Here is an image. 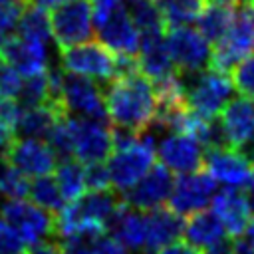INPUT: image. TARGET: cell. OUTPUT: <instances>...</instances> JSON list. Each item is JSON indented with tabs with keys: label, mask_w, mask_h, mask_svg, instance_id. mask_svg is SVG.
<instances>
[{
	"label": "cell",
	"mask_w": 254,
	"mask_h": 254,
	"mask_svg": "<svg viewBox=\"0 0 254 254\" xmlns=\"http://www.w3.org/2000/svg\"><path fill=\"white\" fill-rule=\"evenodd\" d=\"M232 240H234V238L224 236L222 240H218V242H214L212 246L204 248L200 254H230V252H232Z\"/></svg>",
	"instance_id": "42"
},
{
	"label": "cell",
	"mask_w": 254,
	"mask_h": 254,
	"mask_svg": "<svg viewBox=\"0 0 254 254\" xmlns=\"http://www.w3.org/2000/svg\"><path fill=\"white\" fill-rule=\"evenodd\" d=\"M26 242L22 236L0 218V254H24Z\"/></svg>",
	"instance_id": "36"
},
{
	"label": "cell",
	"mask_w": 254,
	"mask_h": 254,
	"mask_svg": "<svg viewBox=\"0 0 254 254\" xmlns=\"http://www.w3.org/2000/svg\"><path fill=\"white\" fill-rule=\"evenodd\" d=\"M204 2H208V4H216V6H224V8H236L242 0H204Z\"/></svg>",
	"instance_id": "47"
},
{
	"label": "cell",
	"mask_w": 254,
	"mask_h": 254,
	"mask_svg": "<svg viewBox=\"0 0 254 254\" xmlns=\"http://www.w3.org/2000/svg\"><path fill=\"white\" fill-rule=\"evenodd\" d=\"M250 2H252V4H254V0H250Z\"/></svg>",
	"instance_id": "52"
},
{
	"label": "cell",
	"mask_w": 254,
	"mask_h": 254,
	"mask_svg": "<svg viewBox=\"0 0 254 254\" xmlns=\"http://www.w3.org/2000/svg\"><path fill=\"white\" fill-rule=\"evenodd\" d=\"M97 32V40L103 48H107L113 56H129L137 58L139 52V32L127 12L125 6H121L117 12H113L107 20L97 24L93 28Z\"/></svg>",
	"instance_id": "15"
},
{
	"label": "cell",
	"mask_w": 254,
	"mask_h": 254,
	"mask_svg": "<svg viewBox=\"0 0 254 254\" xmlns=\"http://www.w3.org/2000/svg\"><path fill=\"white\" fill-rule=\"evenodd\" d=\"M161 12L165 30L185 28L190 22H196L204 0H153Z\"/></svg>",
	"instance_id": "27"
},
{
	"label": "cell",
	"mask_w": 254,
	"mask_h": 254,
	"mask_svg": "<svg viewBox=\"0 0 254 254\" xmlns=\"http://www.w3.org/2000/svg\"><path fill=\"white\" fill-rule=\"evenodd\" d=\"M230 77L232 85L242 93V97L254 99V52L236 64Z\"/></svg>",
	"instance_id": "33"
},
{
	"label": "cell",
	"mask_w": 254,
	"mask_h": 254,
	"mask_svg": "<svg viewBox=\"0 0 254 254\" xmlns=\"http://www.w3.org/2000/svg\"><path fill=\"white\" fill-rule=\"evenodd\" d=\"M125 2H133V4H139V2H145V0H125Z\"/></svg>",
	"instance_id": "51"
},
{
	"label": "cell",
	"mask_w": 254,
	"mask_h": 254,
	"mask_svg": "<svg viewBox=\"0 0 254 254\" xmlns=\"http://www.w3.org/2000/svg\"><path fill=\"white\" fill-rule=\"evenodd\" d=\"M18 36L24 40H32V42H40V44H48L52 40V24H50V14L44 8L38 6H30L26 4L20 20L16 24Z\"/></svg>",
	"instance_id": "28"
},
{
	"label": "cell",
	"mask_w": 254,
	"mask_h": 254,
	"mask_svg": "<svg viewBox=\"0 0 254 254\" xmlns=\"http://www.w3.org/2000/svg\"><path fill=\"white\" fill-rule=\"evenodd\" d=\"M232 89L234 85L228 75L212 69H204L196 73V77L190 83H187V93H185L187 109L196 117L216 119L222 107L228 103Z\"/></svg>",
	"instance_id": "4"
},
{
	"label": "cell",
	"mask_w": 254,
	"mask_h": 254,
	"mask_svg": "<svg viewBox=\"0 0 254 254\" xmlns=\"http://www.w3.org/2000/svg\"><path fill=\"white\" fill-rule=\"evenodd\" d=\"M54 179L65 202H75L85 194V167L75 159L58 161Z\"/></svg>",
	"instance_id": "25"
},
{
	"label": "cell",
	"mask_w": 254,
	"mask_h": 254,
	"mask_svg": "<svg viewBox=\"0 0 254 254\" xmlns=\"http://www.w3.org/2000/svg\"><path fill=\"white\" fill-rule=\"evenodd\" d=\"M26 4H30V6H38V8H58V6H62V4H65V2H71V0H24Z\"/></svg>",
	"instance_id": "44"
},
{
	"label": "cell",
	"mask_w": 254,
	"mask_h": 254,
	"mask_svg": "<svg viewBox=\"0 0 254 254\" xmlns=\"http://www.w3.org/2000/svg\"><path fill=\"white\" fill-rule=\"evenodd\" d=\"M60 109L64 111V115H69V117L107 121L105 97L101 87L93 79L65 73V71H64L62 89H60Z\"/></svg>",
	"instance_id": "7"
},
{
	"label": "cell",
	"mask_w": 254,
	"mask_h": 254,
	"mask_svg": "<svg viewBox=\"0 0 254 254\" xmlns=\"http://www.w3.org/2000/svg\"><path fill=\"white\" fill-rule=\"evenodd\" d=\"M157 155L163 167H167L171 173L179 175H190L200 171L204 155L200 143L189 135V133H171L167 135L159 147Z\"/></svg>",
	"instance_id": "14"
},
{
	"label": "cell",
	"mask_w": 254,
	"mask_h": 254,
	"mask_svg": "<svg viewBox=\"0 0 254 254\" xmlns=\"http://www.w3.org/2000/svg\"><path fill=\"white\" fill-rule=\"evenodd\" d=\"M65 117L58 107L42 105L34 109H20L18 121L14 125V139H34L42 141L48 139L54 131L56 123Z\"/></svg>",
	"instance_id": "23"
},
{
	"label": "cell",
	"mask_w": 254,
	"mask_h": 254,
	"mask_svg": "<svg viewBox=\"0 0 254 254\" xmlns=\"http://www.w3.org/2000/svg\"><path fill=\"white\" fill-rule=\"evenodd\" d=\"M69 133H71V147L73 159L81 165L103 163L113 153L111 141V127L107 121L85 119V117H69L65 115Z\"/></svg>",
	"instance_id": "8"
},
{
	"label": "cell",
	"mask_w": 254,
	"mask_h": 254,
	"mask_svg": "<svg viewBox=\"0 0 254 254\" xmlns=\"http://www.w3.org/2000/svg\"><path fill=\"white\" fill-rule=\"evenodd\" d=\"M62 244L58 240H44L34 246H30L28 254H62Z\"/></svg>",
	"instance_id": "40"
},
{
	"label": "cell",
	"mask_w": 254,
	"mask_h": 254,
	"mask_svg": "<svg viewBox=\"0 0 254 254\" xmlns=\"http://www.w3.org/2000/svg\"><path fill=\"white\" fill-rule=\"evenodd\" d=\"M145 226L147 234L143 254H157L161 248L177 242L179 236H183L185 220L175 214L169 206H161L151 212H145Z\"/></svg>",
	"instance_id": "21"
},
{
	"label": "cell",
	"mask_w": 254,
	"mask_h": 254,
	"mask_svg": "<svg viewBox=\"0 0 254 254\" xmlns=\"http://www.w3.org/2000/svg\"><path fill=\"white\" fill-rule=\"evenodd\" d=\"M234 10L232 8H224V6H216V4H204V8L200 10L198 18H196V32L212 46H216L228 32L230 22H232Z\"/></svg>",
	"instance_id": "26"
},
{
	"label": "cell",
	"mask_w": 254,
	"mask_h": 254,
	"mask_svg": "<svg viewBox=\"0 0 254 254\" xmlns=\"http://www.w3.org/2000/svg\"><path fill=\"white\" fill-rule=\"evenodd\" d=\"M0 58L6 64H10L24 77L40 75L50 67V64H48V48L44 44H40V42L24 40L20 36L8 38V42L4 44V48L0 52Z\"/></svg>",
	"instance_id": "18"
},
{
	"label": "cell",
	"mask_w": 254,
	"mask_h": 254,
	"mask_svg": "<svg viewBox=\"0 0 254 254\" xmlns=\"http://www.w3.org/2000/svg\"><path fill=\"white\" fill-rule=\"evenodd\" d=\"M85 189L87 190H109L111 179L105 163L85 165Z\"/></svg>",
	"instance_id": "35"
},
{
	"label": "cell",
	"mask_w": 254,
	"mask_h": 254,
	"mask_svg": "<svg viewBox=\"0 0 254 254\" xmlns=\"http://www.w3.org/2000/svg\"><path fill=\"white\" fill-rule=\"evenodd\" d=\"M212 212L218 216L230 238H240L252 214L246 194L232 187H226L212 196Z\"/></svg>",
	"instance_id": "20"
},
{
	"label": "cell",
	"mask_w": 254,
	"mask_h": 254,
	"mask_svg": "<svg viewBox=\"0 0 254 254\" xmlns=\"http://www.w3.org/2000/svg\"><path fill=\"white\" fill-rule=\"evenodd\" d=\"M4 159L26 179L48 177L58 167V157L48 143L34 139H12L4 151Z\"/></svg>",
	"instance_id": "12"
},
{
	"label": "cell",
	"mask_w": 254,
	"mask_h": 254,
	"mask_svg": "<svg viewBox=\"0 0 254 254\" xmlns=\"http://www.w3.org/2000/svg\"><path fill=\"white\" fill-rule=\"evenodd\" d=\"M153 165H155V147L141 139L127 149L113 151L107 159L111 189L115 192L125 194L149 173Z\"/></svg>",
	"instance_id": "9"
},
{
	"label": "cell",
	"mask_w": 254,
	"mask_h": 254,
	"mask_svg": "<svg viewBox=\"0 0 254 254\" xmlns=\"http://www.w3.org/2000/svg\"><path fill=\"white\" fill-rule=\"evenodd\" d=\"M202 167L214 181H220L232 189L246 187L252 179V163L248 155L228 147L206 151Z\"/></svg>",
	"instance_id": "17"
},
{
	"label": "cell",
	"mask_w": 254,
	"mask_h": 254,
	"mask_svg": "<svg viewBox=\"0 0 254 254\" xmlns=\"http://www.w3.org/2000/svg\"><path fill=\"white\" fill-rule=\"evenodd\" d=\"M28 196L32 198V202L36 206H40L42 210L50 212L56 216V212L60 214L65 208V200L58 189V183L52 175L48 177H40V179H32L30 181V190Z\"/></svg>",
	"instance_id": "29"
},
{
	"label": "cell",
	"mask_w": 254,
	"mask_h": 254,
	"mask_svg": "<svg viewBox=\"0 0 254 254\" xmlns=\"http://www.w3.org/2000/svg\"><path fill=\"white\" fill-rule=\"evenodd\" d=\"M89 2H91V14H93V28L123 6V0H89Z\"/></svg>",
	"instance_id": "38"
},
{
	"label": "cell",
	"mask_w": 254,
	"mask_h": 254,
	"mask_svg": "<svg viewBox=\"0 0 254 254\" xmlns=\"http://www.w3.org/2000/svg\"><path fill=\"white\" fill-rule=\"evenodd\" d=\"M137 69L151 83L163 81L173 73H177V67L165 44V34L141 36V44L137 52Z\"/></svg>",
	"instance_id": "19"
},
{
	"label": "cell",
	"mask_w": 254,
	"mask_h": 254,
	"mask_svg": "<svg viewBox=\"0 0 254 254\" xmlns=\"http://www.w3.org/2000/svg\"><path fill=\"white\" fill-rule=\"evenodd\" d=\"M24 0H0V30L10 34V30L16 28L20 14L24 10Z\"/></svg>",
	"instance_id": "37"
},
{
	"label": "cell",
	"mask_w": 254,
	"mask_h": 254,
	"mask_svg": "<svg viewBox=\"0 0 254 254\" xmlns=\"http://www.w3.org/2000/svg\"><path fill=\"white\" fill-rule=\"evenodd\" d=\"M183 236H185V242L189 246H192L200 254L204 248H208L214 242L222 240L226 236V230H224L222 222L218 220V216L212 210L204 208L200 212L190 214L185 220Z\"/></svg>",
	"instance_id": "24"
},
{
	"label": "cell",
	"mask_w": 254,
	"mask_h": 254,
	"mask_svg": "<svg viewBox=\"0 0 254 254\" xmlns=\"http://www.w3.org/2000/svg\"><path fill=\"white\" fill-rule=\"evenodd\" d=\"M137 32H139V38L141 36H151V34H165V24H163V18H161V12L157 8V4L153 0H145V2H139V4H133L131 12H129Z\"/></svg>",
	"instance_id": "31"
},
{
	"label": "cell",
	"mask_w": 254,
	"mask_h": 254,
	"mask_svg": "<svg viewBox=\"0 0 254 254\" xmlns=\"http://www.w3.org/2000/svg\"><path fill=\"white\" fill-rule=\"evenodd\" d=\"M107 230L125 250L143 252V248H145V234H147L145 212H139V210L127 206L125 200H123V204L119 206V210L111 218Z\"/></svg>",
	"instance_id": "22"
},
{
	"label": "cell",
	"mask_w": 254,
	"mask_h": 254,
	"mask_svg": "<svg viewBox=\"0 0 254 254\" xmlns=\"http://www.w3.org/2000/svg\"><path fill=\"white\" fill-rule=\"evenodd\" d=\"M12 139H14V133H12L10 129H6L4 125H0V151H2V153L6 151V147L10 145Z\"/></svg>",
	"instance_id": "46"
},
{
	"label": "cell",
	"mask_w": 254,
	"mask_h": 254,
	"mask_svg": "<svg viewBox=\"0 0 254 254\" xmlns=\"http://www.w3.org/2000/svg\"><path fill=\"white\" fill-rule=\"evenodd\" d=\"M91 252L93 254H125V248L111 236V234H101L91 242Z\"/></svg>",
	"instance_id": "39"
},
{
	"label": "cell",
	"mask_w": 254,
	"mask_h": 254,
	"mask_svg": "<svg viewBox=\"0 0 254 254\" xmlns=\"http://www.w3.org/2000/svg\"><path fill=\"white\" fill-rule=\"evenodd\" d=\"M214 189L216 181L204 169L190 175H179L169 196V208L181 218H189L190 214L204 210L206 204L212 202Z\"/></svg>",
	"instance_id": "11"
},
{
	"label": "cell",
	"mask_w": 254,
	"mask_h": 254,
	"mask_svg": "<svg viewBox=\"0 0 254 254\" xmlns=\"http://www.w3.org/2000/svg\"><path fill=\"white\" fill-rule=\"evenodd\" d=\"M62 254H93L91 248L87 244H67V246H62Z\"/></svg>",
	"instance_id": "45"
},
{
	"label": "cell",
	"mask_w": 254,
	"mask_h": 254,
	"mask_svg": "<svg viewBox=\"0 0 254 254\" xmlns=\"http://www.w3.org/2000/svg\"><path fill=\"white\" fill-rule=\"evenodd\" d=\"M165 44L177 71L185 75L200 73L208 69L210 62V44L192 28H173L165 32Z\"/></svg>",
	"instance_id": "10"
},
{
	"label": "cell",
	"mask_w": 254,
	"mask_h": 254,
	"mask_svg": "<svg viewBox=\"0 0 254 254\" xmlns=\"http://www.w3.org/2000/svg\"><path fill=\"white\" fill-rule=\"evenodd\" d=\"M103 97L107 119L113 123V127L129 129L141 135L151 127L157 115L155 87L139 71L109 81Z\"/></svg>",
	"instance_id": "1"
},
{
	"label": "cell",
	"mask_w": 254,
	"mask_h": 254,
	"mask_svg": "<svg viewBox=\"0 0 254 254\" xmlns=\"http://www.w3.org/2000/svg\"><path fill=\"white\" fill-rule=\"evenodd\" d=\"M230 254H254V246H250L242 238H234L232 240V252Z\"/></svg>",
	"instance_id": "43"
},
{
	"label": "cell",
	"mask_w": 254,
	"mask_h": 254,
	"mask_svg": "<svg viewBox=\"0 0 254 254\" xmlns=\"http://www.w3.org/2000/svg\"><path fill=\"white\" fill-rule=\"evenodd\" d=\"M173 185H175L173 173L167 167H163L161 163H155L149 169V173L135 187H131L125 192L123 200L127 206H131L139 212H151L169 202Z\"/></svg>",
	"instance_id": "13"
},
{
	"label": "cell",
	"mask_w": 254,
	"mask_h": 254,
	"mask_svg": "<svg viewBox=\"0 0 254 254\" xmlns=\"http://www.w3.org/2000/svg\"><path fill=\"white\" fill-rule=\"evenodd\" d=\"M22 75L0 58V99H16L22 89Z\"/></svg>",
	"instance_id": "34"
},
{
	"label": "cell",
	"mask_w": 254,
	"mask_h": 254,
	"mask_svg": "<svg viewBox=\"0 0 254 254\" xmlns=\"http://www.w3.org/2000/svg\"><path fill=\"white\" fill-rule=\"evenodd\" d=\"M46 71L40 75L26 77L22 81V89L16 97V103L20 109H34V107L50 105V83H48Z\"/></svg>",
	"instance_id": "30"
},
{
	"label": "cell",
	"mask_w": 254,
	"mask_h": 254,
	"mask_svg": "<svg viewBox=\"0 0 254 254\" xmlns=\"http://www.w3.org/2000/svg\"><path fill=\"white\" fill-rule=\"evenodd\" d=\"M60 67L65 73L81 75L93 81L109 83L117 77V58L93 40L60 50Z\"/></svg>",
	"instance_id": "3"
},
{
	"label": "cell",
	"mask_w": 254,
	"mask_h": 254,
	"mask_svg": "<svg viewBox=\"0 0 254 254\" xmlns=\"http://www.w3.org/2000/svg\"><path fill=\"white\" fill-rule=\"evenodd\" d=\"M0 218L32 246L44 240H54L56 236V216L26 198L4 200L0 206Z\"/></svg>",
	"instance_id": "5"
},
{
	"label": "cell",
	"mask_w": 254,
	"mask_h": 254,
	"mask_svg": "<svg viewBox=\"0 0 254 254\" xmlns=\"http://www.w3.org/2000/svg\"><path fill=\"white\" fill-rule=\"evenodd\" d=\"M246 198H248V206H250V212H254V187H250V190L246 192Z\"/></svg>",
	"instance_id": "49"
},
{
	"label": "cell",
	"mask_w": 254,
	"mask_h": 254,
	"mask_svg": "<svg viewBox=\"0 0 254 254\" xmlns=\"http://www.w3.org/2000/svg\"><path fill=\"white\" fill-rule=\"evenodd\" d=\"M254 52V4L242 0L234 8V16L226 36L212 48L208 69L230 75L240 60Z\"/></svg>",
	"instance_id": "2"
},
{
	"label": "cell",
	"mask_w": 254,
	"mask_h": 254,
	"mask_svg": "<svg viewBox=\"0 0 254 254\" xmlns=\"http://www.w3.org/2000/svg\"><path fill=\"white\" fill-rule=\"evenodd\" d=\"M157 254H198V252H196L192 246H189L185 240H177V242H173V244L161 248Z\"/></svg>",
	"instance_id": "41"
},
{
	"label": "cell",
	"mask_w": 254,
	"mask_h": 254,
	"mask_svg": "<svg viewBox=\"0 0 254 254\" xmlns=\"http://www.w3.org/2000/svg\"><path fill=\"white\" fill-rule=\"evenodd\" d=\"M52 40L60 50L91 42L93 14L89 0H71L52 10Z\"/></svg>",
	"instance_id": "6"
},
{
	"label": "cell",
	"mask_w": 254,
	"mask_h": 254,
	"mask_svg": "<svg viewBox=\"0 0 254 254\" xmlns=\"http://www.w3.org/2000/svg\"><path fill=\"white\" fill-rule=\"evenodd\" d=\"M246 242L250 244V246H254V220H250L248 222V226H246Z\"/></svg>",
	"instance_id": "48"
},
{
	"label": "cell",
	"mask_w": 254,
	"mask_h": 254,
	"mask_svg": "<svg viewBox=\"0 0 254 254\" xmlns=\"http://www.w3.org/2000/svg\"><path fill=\"white\" fill-rule=\"evenodd\" d=\"M8 38H10V36H8L6 32H2V30H0V52H2V48H4V44L8 42Z\"/></svg>",
	"instance_id": "50"
},
{
	"label": "cell",
	"mask_w": 254,
	"mask_h": 254,
	"mask_svg": "<svg viewBox=\"0 0 254 254\" xmlns=\"http://www.w3.org/2000/svg\"><path fill=\"white\" fill-rule=\"evenodd\" d=\"M0 206H2V202H0Z\"/></svg>",
	"instance_id": "53"
},
{
	"label": "cell",
	"mask_w": 254,
	"mask_h": 254,
	"mask_svg": "<svg viewBox=\"0 0 254 254\" xmlns=\"http://www.w3.org/2000/svg\"><path fill=\"white\" fill-rule=\"evenodd\" d=\"M220 125L226 143L234 151H242L254 141V99L234 97L220 111Z\"/></svg>",
	"instance_id": "16"
},
{
	"label": "cell",
	"mask_w": 254,
	"mask_h": 254,
	"mask_svg": "<svg viewBox=\"0 0 254 254\" xmlns=\"http://www.w3.org/2000/svg\"><path fill=\"white\" fill-rule=\"evenodd\" d=\"M30 190V181L18 173L14 167H10L6 163V159H2L0 163V196H8V200L14 198H26Z\"/></svg>",
	"instance_id": "32"
}]
</instances>
